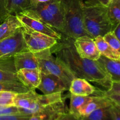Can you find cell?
Returning a JSON list of instances; mask_svg holds the SVG:
<instances>
[{"label":"cell","instance_id":"6da1fadb","mask_svg":"<svg viewBox=\"0 0 120 120\" xmlns=\"http://www.w3.org/2000/svg\"><path fill=\"white\" fill-rule=\"evenodd\" d=\"M50 50L76 78L96 83L106 90L111 89L112 82L104 67L97 60L81 57L75 49L73 39L62 35Z\"/></svg>","mask_w":120,"mask_h":120},{"label":"cell","instance_id":"7a4b0ae2","mask_svg":"<svg viewBox=\"0 0 120 120\" xmlns=\"http://www.w3.org/2000/svg\"><path fill=\"white\" fill-rule=\"evenodd\" d=\"M83 24L87 35L94 39L114 30L107 7L96 0H86L83 7Z\"/></svg>","mask_w":120,"mask_h":120},{"label":"cell","instance_id":"3957f363","mask_svg":"<svg viewBox=\"0 0 120 120\" xmlns=\"http://www.w3.org/2000/svg\"><path fill=\"white\" fill-rule=\"evenodd\" d=\"M59 2L64 21L62 35L73 39L87 35L83 24V0H59Z\"/></svg>","mask_w":120,"mask_h":120},{"label":"cell","instance_id":"277c9868","mask_svg":"<svg viewBox=\"0 0 120 120\" xmlns=\"http://www.w3.org/2000/svg\"><path fill=\"white\" fill-rule=\"evenodd\" d=\"M34 53L38 61L40 71L58 77L63 81L69 90L71 82L76 77L62 61L53 56L50 48Z\"/></svg>","mask_w":120,"mask_h":120},{"label":"cell","instance_id":"5b68a950","mask_svg":"<svg viewBox=\"0 0 120 120\" xmlns=\"http://www.w3.org/2000/svg\"><path fill=\"white\" fill-rule=\"evenodd\" d=\"M23 39L28 50L33 53L51 48L58 42L57 39L23 25L21 28Z\"/></svg>","mask_w":120,"mask_h":120},{"label":"cell","instance_id":"8992f818","mask_svg":"<svg viewBox=\"0 0 120 120\" xmlns=\"http://www.w3.org/2000/svg\"><path fill=\"white\" fill-rule=\"evenodd\" d=\"M16 16L23 25L28 26L34 30L48 35L57 41L62 38L60 33L43 22L30 9L21 12Z\"/></svg>","mask_w":120,"mask_h":120},{"label":"cell","instance_id":"52a82bcc","mask_svg":"<svg viewBox=\"0 0 120 120\" xmlns=\"http://www.w3.org/2000/svg\"><path fill=\"white\" fill-rule=\"evenodd\" d=\"M21 28L12 36L0 41V57L11 56L28 50Z\"/></svg>","mask_w":120,"mask_h":120},{"label":"cell","instance_id":"ba28073f","mask_svg":"<svg viewBox=\"0 0 120 120\" xmlns=\"http://www.w3.org/2000/svg\"><path fill=\"white\" fill-rule=\"evenodd\" d=\"M74 46L79 55L83 58L97 60L101 56L94 39L87 35L74 39Z\"/></svg>","mask_w":120,"mask_h":120},{"label":"cell","instance_id":"9c48e42d","mask_svg":"<svg viewBox=\"0 0 120 120\" xmlns=\"http://www.w3.org/2000/svg\"><path fill=\"white\" fill-rule=\"evenodd\" d=\"M69 111L64 99L48 105L31 116L29 120H57L59 117Z\"/></svg>","mask_w":120,"mask_h":120},{"label":"cell","instance_id":"30bf717a","mask_svg":"<svg viewBox=\"0 0 120 120\" xmlns=\"http://www.w3.org/2000/svg\"><path fill=\"white\" fill-rule=\"evenodd\" d=\"M38 89L43 94H50L68 90L63 81L53 75L41 71V82Z\"/></svg>","mask_w":120,"mask_h":120},{"label":"cell","instance_id":"8fae6325","mask_svg":"<svg viewBox=\"0 0 120 120\" xmlns=\"http://www.w3.org/2000/svg\"><path fill=\"white\" fill-rule=\"evenodd\" d=\"M63 99L62 93L50 94H39L37 99L35 103L32 105L29 109H19V113L22 114L32 115L41 110L45 107L53 104L56 102L59 101Z\"/></svg>","mask_w":120,"mask_h":120},{"label":"cell","instance_id":"7c38bea8","mask_svg":"<svg viewBox=\"0 0 120 120\" xmlns=\"http://www.w3.org/2000/svg\"><path fill=\"white\" fill-rule=\"evenodd\" d=\"M16 75L19 82L30 90H35L41 82V71L39 69H23L18 70Z\"/></svg>","mask_w":120,"mask_h":120},{"label":"cell","instance_id":"4fadbf2b","mask_svg":"<svg viewBox=\"0 0 120 120\" xmlns=\"http://www.w3.org/2000/svg\"><path fill=\"white\" fill-rule=\"evenodd\" d=\"M16 71L20 69H39V63L35 54L30 50H25L13 55Z\"/></svg>","mask_w":120,"mask_h":120},{"label":"cell","instance_id":"5bb4252c","mask_svg":"<svg viewBox=\"0 0 120 120\" xmlns=\"http://www.w3.org/2000/svg\"><path fill=\"white\" fill-rule=\"evenodd\" d=\"M22 26L16 15H9L0 24V41L12 36Z\"/></svg>","mask_w":120,"mask_h":120},{"label":"cell","instance_id":"9a60e30c","mask_svg":"<svg viewBox=\"0 0 120 120\" xmlns=\"http://www.w3.org/2000/svg\"><path fill=\"white\" fill-rule=\"evenodd\" d=\"M112 104V101L105 96H93L92 99L84 105L79 111L81 117L86 116L93 111L101 108L110 106Z\"/></svg>","mask_w":120,"mask_h":120},{"label":"cell","instance_id":"2e32d148","mask_svg":"<svg viewBox=\"0 0 120 120\" xmlns=\"http://www.w3.org/2000/svg\"><path fill=\"white\" fill-rule=\"evenodd\" d=\"M69 90L72 94L87 96L94 94L97 89L84 79L75 78L71 82Z\"/></svg>","mask_w":120,"mask_h":120},{"label":"cell","instance_id":"e0dca14e","mask_svg":"<svg viewBox=\"0 0 120 120\" xmlns=\"http://www.w3.org/2000/svg\"><path fill=\"white\" fill-rule=\"evenodd\" d=\"M31 9L46 24L56 29L57 31L62 34L63 30L53 15L45 8L43 4H39L35 7H30Z\"/></svg>","mask_w":120,"mask_h":120},{"label":"cell","instance_id":"ac0fdd59","mask_svg":"<svg viewBox=\"0 0 120 120\" xmlns=\"http://www.w3.org/2000/svg\"><path fill=\"white\" fill-rule=\"evenodd\" d=\"M111 76L112 82H120V60H112L101 55L97 60Z\"/></svg>","mask_w":120,"mask_h":120},{"label":"cell","instance_id":"d6986e66","mask_svg":"<svg viewBox=\"0 0 120 120\" xmlns=\"http://www.w3.org/2000/svg\"><path fill=\"white\" fill-rule=\"evenodd\" d=\"M39 94L35 90H29L26 92L16 93L14 98V105L19 109H29L35 103Z\"/></svg>","mask_w":120,"mask_h":120},{"label":"cell","instance_id":"ffe728a7","mask_svg":"<svg viewBox=\"0 0 120 120\" xmlns=\"http://www.w3.org/2000/svg\"><path fill=\"white\" fill-rule=\"evenodd\" d=\"M94 39L101 56L110 59L120 60V53L114 50L104 40L103 36H97Z\"/></svg>","mask_w":120,"mask_h":120},{"label":"cell","instance_id":"44dd1931","mask_svg":"<svg viewBox=\"0 0 120 120\" xmlns=\"http://www.w3.org/2000/svg\"><path fill=\"white\" fill-rule=\"evenodd\" d=\"M93 97V96H77L70 94V107L69 112L76 117L80 118L79 111L84 105L90 101Z\"/></svg>","mask_w":120,"mask_h":120},{"label":"cell","instance_id":"7402d4cb","mask_svg":"<svg viewBox=\"0 0 120 120\" xmlns=\"http://www.w3.org/2000/svg\"><path fill=\"white\" fill-rule=\"evenodd\" d=\"M42 4L45 7V8L53 15L59 24L62 27L63 30L62 35H63L64 32V21H63V12H62L59 0H51L49 2Z\"/></svg>","mask_w":120,"mask_h":120},{"label":"cell","instance_id":"603a6c76","mask_svg":"<svg viewBox=\"0 0 120 120\" xmlns=\"http://www.w3.org/2000/svg\"><path fill=\"white\" fill-rule=\"evenodd\" d=\"M30 7V0H7V9L8 15H16Z\"/></svg>","mask_w":120,"mask_h":120},{"label":"cell","instance_id":"cb8c5ba5","mask_svg":"<svg viewBox=\"0 0 120 120\" xmlns=\"http://www.w3.org/2000/svg\"><path fill=\"white\" fill-rule=\"evenodd\" d=\"M111 105L98 109L87 116L81 117L80 120H113L110 111Z\"/></svg>","mask_w":120,"mask_h":120},{"label":"cell","instance_id":"d4e9b609","mask_svg":"<svg viewBox=\"0 0 120 120\" xmlns=\"http://www.w3.org/2000/svg\"><path fill=\"white\" fill-rule=\"evenodd\" d=\"M108 15L114 29L120 23V0H111L107 6Z\"/></svg>","mask_w":120,"mask_h":120},{"label":"cell","instance_id":"484cf974","mask_svg":"<svg viewBox=\"0 0 120 120\" xmlns=\"http://www.w3.org/2000/svg\"><path fill=\"white\" fill-rule=\"evenodd\" d=\"M29 90H30L20 82L18 83L0 82V91H8L16 93H20L26 92Z\"/></svg>","mask_w":120,"mask_h":120},{"label":"cell","instance_id":"4316f807","mask_svg":"<svg viewBox=\"0 0 120 120\" xmlns=\"http://www.w3.org/2000/svg\"><path fill=\"white\" fill-rule=\"evenodd\" d=\"M16 93L8 91H0V107L14 105Z\"/></svg>","mask_w":120,"mask_h":120},{"label":"cell","instance_id":"83f0119b","mask_svg":"<svg viewBox=\"0 0 120 120\" xmlns=\"http://www.w3.org/2000/svg\"><path fill=\"white\" fill-rule=\"evenodd\" d=\"M0 69L16 74L13 56L0 57Z\"/></svg>","mask_w":120,"mask_h":120},{"label":"cell","instance_id":"f1b7e54d","mask_svg":"<svg viewBox=\"0 0 120 120\" xmlns=\"http://www.w3.org/2000/svg\"><path fill=\"white\" fill-rule=\"evenodd\" d=\"M104 40L113 48L116 51L120 53V42L118 39L113 31H111L110 32L105 34L104 36Z\"/></svg>","mask_w":120,"mask_h":120},{"label":"cell","instance_id":"f546056e","mask_svg":"<svg viewBox=\"0 0 120 120\" xmlns=\"http://www.w3.org/2000/svg\"><path fill=\"white\" fill-rule=\"evenodd\" d=\"M0 82L18 83L20 82L15 73L0 69Z\"/></svg>","mask_w":120,"mask_h":120},{"label":"cell","instance_id":"4dcf8cb0","mask_svg":"<svg viewBox=\"0 0 120 120\" xmlns=\"http://www.w3.org/2000/svg\"><path fill=\"white\" fill-rule=\"evenodd\" d=\"M31 115L15 114L0 116V120H29Z\"/></svg>","mask_w":120,"mask_h":120},{"label":"cell","instance_id":"1f68e13d","mask_svg":"<svg viewBox=\"0 0 120 120\" xmlns=\"http://www.w3.org/2000/svg\"><path fill=\"white\" fill-rule=\"evenodd\" d=\"M110 111H111V115H112L113 120H120V103L112 101V104L110 107Z\"/></svg>","mask_w":120,"mask_h":120},{"label":"cell","instance_id":"d6a6232c","mask_svg":"<svg viewBox=\"0 0 120 120\" xmlns=\"http://www.w3.org/2000/svg\"><path fill=\"white\" fill-rule=\"evenodd\" d=\"M7 0H0V20L4 21L8 16L7 9Z\"/></svg>","mask_w":120,"mask_h":120},{"label":"cell","instance_id":"836d02e7","mask_svg":"<svg viewBox=\"0 0 120 120\" xmlns=\"http://www.w3.org/2000/svg\"><path fill=\"white\" fill-rule=\"evenodd\" d=\"M105 93H120V82H112V86L110 90H105Z\"/></svg>","mask_w":120,"mask_h":120},{"label":"cell","instance_id":"e575fe53","mask_svg":"<svg viewBox=\"0 0 120 120\" xmlns=\"http://www.w3.org/2000/svg\"><path fill=\"white\" fill-rule=\"evenodd\" d=\"M57 120H80V118L76 117L68 111L61 115Z\"/></svg>","mask_w":120,"mask_h":120},{"label":"cell","instance_id":"d590c367","mask_svg":"<svg viewBox=\"0 0 120 120\" xmlns=\"http://www.w3.org/2000/svg\"><path fill=\"white\" fill-rule=\"evenodd\" d=\"M104 95L109 97L110 100L115 102H117L120 104V93H105V91H104Z\"/></svg>","mask_w":120,"mask_h":120},{"label":"cell","instance_id":"8d00e7d4","mask_svg":"<svg viewBox=\"0 0 120 120\" xmlns=\"http://www.w3.org/2000/svg\"><path fill=\"white\" fill-rule=\"evenodd\" d=\"M50 1H51V0H30V7H35L39 4L45 3V2H49Z\"/></svg>","mask_w":120,"mask_h":120},{"label":"cell","instance_id":"74e56055","mask_svg":"<svg viewBox=\"0 0 120 120\" xmlns=\"http://www.w3.org/2000/svg\"><path fill=\"white\" fill-rule=\"evenodd\" d=\"M112 31H113L114 34H115L116 37L118 38V39L119 40L120 42V23H118V24L116 26V28L114 29V30H112Z\"/></svg>","mask_w":120,"mask_h":120},{"label":"cell","instance_id":"f35d334b","mask_svg":"<svg viewBox=\"0 0 120 120\" xmlns=\"http://www.w3.org/2000/svg\"><path fill=\"white\" fill-rule=\"evenodd\" d=\"M96 1H97L98 2H99V3L100 4H101L102 5L107 7V6L109 5V3H110L111 0H96Z\"/></svg>","mask_w":120,"mask_h":120},{"label":"cell","instance_id":"ab89813d","mask_svg":"<svg viewBox=\"0 0 120 120\" xmlns=\"http://www.w3.org/2000/svg\"><path fill=\"white\" fill-rule=\"evenodd\" d=\"M2 22H3V21H1V20H0V24H1Z\"/></svg>","mask_w":120,"mask_h":120}]
</instances>
